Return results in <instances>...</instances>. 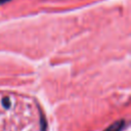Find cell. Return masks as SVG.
Instances as JSON below:
<instances>
[{"label":"cell","instance_id":"obj_1","mask_svg":"<svg viewBox=\"0 0 131 131\" xmlns=\"http://www.w3.org/2000/svg\"><path fill=\"white\" fill-rule=\"evenodd\" d=\"M41 112L29 96L0 91V131H44Z\"/></svg>","mask_w":131,"mask_h":131},{"label":"cell","instance_id":"obj_2","mask_svg":"<svg viewBox=\"0 0 131 131\" xmlns=\"http://www.w3.org/2000/svg\"><path fill=\"white\" fill-rule=\"evenodd\" d=\"M125 126V121L124 120H120L118 122H116L115 124L111 125L105 131H121Z\"/></svg>","mask_w":131,"mask_h":131}]
</instances>
